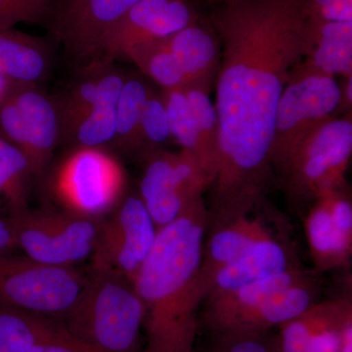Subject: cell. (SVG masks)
Wrapping results in <instances>:
<instances>
[{
  "label": "cell",
  "instance_id": "6da1fadb",
  "mask_svg": "<svg viewBox=\"0 0 352 352\" xmlns=\"http://www.w3.org/2000/svg\"><path fill=\"white\" fill-rule=\"evenodd\" d=\"M305 0H238L212 15L221 43L208 227L252 214L272 176L278 104L307 54Z\"/></svg>",
  "mask_w": 352,
  "mask_h": 352
},
{
  "label": "cell",
  "instance_id": "7a4b0ae2",
  "mask_svg": "<svg viewBox=\"0 0 352 352\" xmlns=\"http://www.w3.org/2000/svg\"><path fill=\"white\" fill-rule=\"evenodd\" d=\"M208 226L203 197L159 228L133 279L143 305V352H194L199 310L206 300L201 264Z\"/></svg>",
  "mask_w": 352,
  "mask_h": 352
},
{
  "label": "cell",
  "instance_id": "3957f363",
  "mask_svg": "<svg viewBox=\"0 0 352 352\" xmlns=\"http://www.w3.org/2000/svg\"><path fill=\"white\" fill-rule=\"evenodd\" d=\"M144 305L133 282L90 270L82 295L60 322L73 339L99 352H143Z\"/></svg>",
  "mask_w": 352,
  "mask_h": 352
},
{
  "label": "cell",
  "instance_id": "277c9868",
  "mask_svg": "<svg viewBox=\"0 0 352 352\" xmlns=\"http://www.w3.org/2000/svg\"><path fill=\"white\" fill-rule=\"evenodd\" d=\"M352 152L349 120H326L308 131L279 171L293 207L311 205L319 194L344 186Z\"/></svg>",
  "mask_w": 352,
  "mask_h": 352
},
{
  "label": "cell",
  "instance_id": "5b68a950",
  "mask_svg": "<svg viewBox=\"0 0 352 352\" xmlns=\"http://www.w3.org/2000/svg\"><path fill=\"white\" fill-rule=\"evenodd\" d=\"M126 173L104 148L73 147L58 164L51 187L63 210L102 219L126 196Z\"/></svg>",
  "mask_w": 352,
  "mask_h": 352
},
{
  "label": "cell",
  "instance_id": "8992f818",
  "mask_svg": "<svg viewBox=\"0 0 352 352\" xmlns=\"http://www.w3.org/2000/svg\"><path fill=\"white\" fill-rule=\"evenodd\" d=\"M87 275L76 266L28 258L0 259V303L60 323L82 295Z\"/></svg>",
  "mask_w": 352,
  "mask_h": 352
},
{
  "label": "cell",
  "instance_id": "52a82bcc",
  "mask_svg": "<svg viewBox=\"0 0 352 352\" xmlns=\"http://www.w3.org/2000/svg\"><path fill=\"white\" fill-rule=\"evenodd\" d=\"M12 219L18 248L25 258L53 265L76 266L91 258L101 219L55 208L30 210Z\"/></svg>",
  "mask_w": 352,
  "mask_h": 352
},
{
  "label": "cell",
  "instance_id": "ba28073f",
  "mask_svg": "<svg viewBox=\"0 0 352 352\" xmlns=\"http://www.w3.org/2000/svg\"><path fill=\"white\" fill-rule=\"evenodd\" d=\"M0 131L25 153L34 175H41L61 142L59 104L36 85L15 83L0 106Z\"/></svg>",
  "mask_w": 352,
  "mask_h": 352
},
{
  "label": "cell",
  "instance_id": "9c48e42d",
  "mask_svg": "<svg viewBox=\"0 0 352 352\" xmlns=\"http://www.w3.org/2000/svg\"><path fill=\"white\" fill-rule=\"evenodd\" d=\"M157 227L138 195H126L101 219L90 270L133 281L156 241Z\"/></svg>",
  "mask_w": 352,
  "mask_h": 352
},
{
  "label": "cell",
  "instance_id": "30bf717a",
  "mask_svg": "<svg viewBox=\"0 0 352 352\" xmlns=\"http://www.w3.org/2000/svg\"><path fill=\"white\" fill-rule=\"evenodd\" d=\"M340 101L342 89L333 76L307 72L289 80L278 104L273 168L279 170L303 136L328 120Z\"/></svg>",
  "mask_w": 352,
  "mask_h": 352
},
{
  "label": "cell",
  "instance_id": "8fae6325",
  "mask_svg": "<svg viewBox=\"0 0 352 352\" xmlns=\"http://www.w3.org/2000/svg\"><path fill=\"white\" fill-rule=\"evenodd\" d=\"M212 180L187 153L150 155L139 197L157 229L179 217L210 188Z\"/></svg>",
  "mask_w": 352,
  "mask_h": 352
},
{
  "label": "cell",
  "instance_id": "7c38bea8",
  "mask_svg": "<svg viewBox=\"0 0 352 352\" xmlns=\"http://www.w3.org/2000/svg\"><path fill=\"white\" fill-rule=\"evenodd\" d=\"M140 0H58L48 29L85 67L98 59L109 32Z\"/></svg>",
  "mask_w": 352,
  "mask_h": 352
},
{
  "label": "cell",
  "instance_id": "4fadbf2b",
  "mask_svg": "<svg viewBox=\"0 0 352 352\" xmlns=\"http://www.w3.org/2000/svg\"><path fill=\"white\" fill-rule=\"evenodd\" d=\"M195 23L187 0H140L113 25L91 65H112L132 46L168 38Z\"/></svg>",
  "mask_w": 352,
  "mask_h": 352
},
{
  "label": "cell",
  "instance_id": "5bb4252c",
  "mask_svg": "<svg viewBox=\"0 0 352 352\" xmlns=\"http://www.w3.org/2000/svg\"><path fill=\"white\" fill-rule=\"evenodd\" d=\"M274 234L263 217H254L252 212L208 228L201 264V280L206 298L219 270L239 258L256 243Z\"/></svg>",
  "mask_w": 352,
  "mask_h": 352
},
{
  "label": "cell",
  "instance_id": "9a60e30c",
  "mask_svg": "<svg viewBox=\"0 0 352 352\" xmlns=\"http://www.w3.org/2000/svg\"><path fill=\"white\" fill-rule=\"evenodd\" d=\"M311 270L300 264L277 274L256 280L220 295L208 296L204 302V320L215 337L226 335L248 310L256 307L277 289L296 283Z\"/></svg>",
  "mask_w": 352,
  "mask_h": 352
},
{
  "label": "cell",
  "instance_id": "2e32d148",
  "mask_svg": "<svg viewBox=\"0 0 352 352\" xmlns=\"http://www.w3.org/2000/svg\"><path fill=\"white\" fill-rule=\"evenodd\" d=\"M298 264L300 263L292 245L274 234L256 243L239 258L219 270L212 279L206 298L277 274Z\"/></svg>",
  "mask_w": 352,
  "mask_h": 352
},
{
  "label": "cell",
  "instance_id": "e0dca14e",
  "mask_svg": "<svg viewBox=\"0 0 352 352\" xmlns=\"http://www.w3.org/2000/svg\"><path fill=\"white\" fill-rule=\"evenodd\" d=\"M305 237L315 272L349 267L352 256V235L342 230L320 199L308 208L305 219Z\"/></svg>",
  "mask_w": 352,
  "mask_h": 352
},
{
  "label": "cell",
  "instance_id": "ac0fdd59",
  "mask_svg": "<svg viewBox=\"0 0 352 352\" xmlns=\"http://www.w3.org/2000/svg\"><path fill=\"white\" fill-rule=\"evenodd\" d=\"M311 73L351 76L352 22L333 23L307 18Z\"/></svg>",
  "mask_w": 352,
  "mask_h": 352
},
{
  "label": "cell",
  "instance_id": "d6986e66",
  "mask_svg": "<svg viewBox=\"0 0 352 352\" xmlns=\"http://www.w3.org/2000/svg\"><path fill=\"white\" fill-rule=\"evenodd\" d=\"M51 55L47 43L11 30L0 31V74L20 85H36L47 76Z\"/></svg>",
  "mask_w": 352,
  "mask_h": 352
},
{
  "label": "cell",
  "instance_id": "ffe728a7",
  "mask_svg": "<svg viewBox=\"0 0 352 352\" xmlns=\"http://www.w3.org/2000/svg\"><path fill=\"white\" fill-rule=\"evenodd\" d=\"M349 311H352L351 294L318 300L278 327L279 333L274 339L278 351L303 352L312 338L339 323Z\"/></svg>",
  "mask_w": 352,
  "mask_h": 352
},
{
  "label": "cell",
  "instance_id": "44dd1931",
  "mask_svg": "<svg viewBox=\"0 0 352 352\" xmlns=\"http://www.w3.org/2000/svg\"><path fill=\"white\" fill-rule=\"evenodd\" d=\"M164 90L166 94L163 101L168 115L170 135L182 146L183 152L196 160L212 183L215 170L214 160L204 144L200 129L190 107L184 87Z\"/></svg>",
  "mask_w": 352,
  "mask_h": 352
},
{
  "label": "cell",
  "instance_id": "7402d4cb",
  "mask_svg": "<svg viewBox=\"0 0 352 352\" xmlns=\"http://www.w3.org/2000/svg\"><path fill=\"white\" fill-rule=\"evenodd\" d=\"M166 46L186 76L188 87L208 76L217 60L214 36L201 25H190L166 38Z\"/></svg>",
  "mask_w": 352,
  "mask_h": 352
},
{
  "label": "cell",
  "instance_id": "603a6c76",
  "mask_svg": "<svg viewBox=\"0 0 352 352\" xmlns=\"http://www.w3.org/2000/svg\"><path fill=\"white\" fill-rule=\"evenodd\" d=\"M34 176L29 159L0 131V210L8 215L28 208V184Z\"/></svg>",
  "mask_w": 352,
  "mask_h": 352
},
{
  "label": "cell",
  "instance_id": "cb8c5ba5",
  "mask_svg": "<svg viewBox=\"0 0 352 352\" xmlns=\"http://www.w3.org/2000/svg\"><path fill=\"white\" fill-rule=\"evenodd\" d=\"M59 327L57 322L0 303V352H29Z\"/></svg>",
  "mask_w": 352,
  "mask_h": 352
},
{
  "label": "cell",
  "instance_id": "d4e9b609",
  "mask_svg": "<svg viewBox=\"0 0 352 352\" xmlns=\"http://www.w3.org/2000/svg\"><path fill=\"white\" fill-rule=\"evenodd\" d=\"M122 56L131 59L164 89L188 87L186 76L166 46V38L132 46Z\"/></svg>",
  "mask_w": 352,
  "mask_h": 352
},
{
  "label": "cell",
  "instance_id": "484cf974",
  "mask_svg": "<svg viewBox=\"0 0 352 352\" xmlns=\"http://www.w3.org/2000/svg\"><path fill=\"white\" fill-rule=\"evenodd\" d=\"M149 97L144 82L136 78H126L116 107L117 133L113 143L120 149L131 151L140 146L141 118Z\"/></svg>",
  "mask_w": 352,
  "mask_h": 352
},
{
  "label": "cell",
  "instance_id": "4316f807",
  "mask_svg": "<svg viewBox=\"0 0 352 352\" xmlns=\"http://www.w3.org/2000/svg\"><path fill=\"white\" fill-rule=\"evenodd\" d=\"M117 133L116 108L96 107L78 118L63 132L61 141L73 147L104 148L115 142Z\"/></svg>",
  "mask_w": 352,
  "mask_h": 352
},
{
  "label": "cell",
  "instance_id": "83f0119b",
  "mask_svg": "<svg viewBox=\"0 0 352 352\" xmlns=\"http://www.w3.org/2000/svg\"><path fill=\"white\" fill-rule=\"evenodd\" d=\"M58 0H0V31L14 25L50 24Z\"/></svg>",
  "mask_w": 352,
  "mask_h": 352
},
{
  "label": "cell",
  "instance_id": "f1b7e54d",
  "mask_svg": "<svg viewBox=\"0 0 352 352\" xmlns=\"http://www.w3.org/2000/svg\"><path fill=\"white\" fill-rule=\"evenodd\" d=\"M185 94L200 129L204 144L210 156L214 157L217 153V112L210 97L198 87H185Z\"/></svg>",
  "mask_w": 352,
  "mask_h": 352
},
{
  "label": "cell",
  "instance_id": "f546056e",
  "mask_svg": "<svg viewBox=\"0 0 352 352\" xmlns=\"http://www.w3.org/2000/svg\"><path fill=\"white\" fill-rule=\"evenodd\" d=\"M168 115L163 98H157L150 95L140 122V145L148 143L149 145H161L170 138Z\"/></svg>",
  "mask_w": 352,
  "mask_h": 352
},
{
  "label": "cell",
  "instance_id": "4dcf8cb0",
  "mask_svg": "<svg viewBox=\"0 0 352 352\" xmlns=\"http://www.w3.org/2000/svg\"><path fill=\"white\" fill-rule=\"evenodd\" d=\"M210 352H279L274 339L267 333L230 335L215 337Z\"/></svg>",
  "mask_w": 352,
  "mask_h": 352
},
{
  "label": "cell",
  "instance_id": "1f68e13d",
  "mask_svg": "<svg viewBox=\"0 0 352 352\" xmlns=\"http://www.w3.org/2000/svg\"><path fill=\"white\" fill-rule=\"evenodd\" d=\"M305 12L322 22H352V0H305Z\"/></svg>",
  "mask_w": 352,
  "mask_h": 352
},
{
  "label": "cell",
  "instance_id": "d6a6232c",
  "mask_svg": "<svg viewBox=\"0 0 352 352\" xmlns=\"http://www.w3.org/2000/svg\"><path fill=\"white\" fill-rule=\"evenodd\" d=\"M29 352H99L78 342L65 332L61 326L45 339L32 346Z\"/></svg>",
  "mask_w": 352,
  "mask_h": 352
},
{
  "label": "cell",
  "instance_id": "836d02e7",
  "mask_svg": "<svg viewBox=\"0 0 352 352\" xmlns=\"http://www.w3.org/2000/svg\"><path fill=\"white\" fill-rule=\"evenodd\" d=\"M352 315V311L344 317L335 325L331 326L322 332L317 333L314 338L308 342L303 352H338L339 351L340 332L342 324L347 317Z\"/></svg>",
  "mask_w": 352,
  "mask_h": 352
},
{
  "label": "cell",
  "instance_id": "e575fe53",
  "mask_svg": "<svg viewBox=\"0 0 352 352\" xmlns=\"http://www.w3.org/2000/svg\"><path fill=\"white\" fill-rule=\"evenodd\" d=\"M18 248L15 226L10 217H0V259L12 256Z\"/></svg>",
  "mask_w": 352,
  "mask_h": 352
},
{
  "label": "cell",
  "instance_id": "d590c367",
  "mask_svg": "<svg viewBox=\"0 0 352 352\" xmlns=\"http://www.w3.org/2000/svg\"><path fill=\"white\" fill-rule=\"evenodd\" d=\"M338 352H352V315L347 317L340 328Z\"/></svg>",
  "mask_w": 352,
  "mask_h": 352
},
{
  "label": "cell",
  "instance_id": "8d00e7d4",
  "mask_svg": "<svg viewBox=\"0 0 352 352\" xmlns=\"http://www.w3.org/2000/svg\"><path fill=\"white\" fill-rule=\"evenodd\" d=\"M14 85H15V82H11L6 76L0 74V106L3 104V102L8 97Z\"/></svg>",
  "mask_w": 352,
  "mask_h": 352
},
{
  "label": "cell",
  "instance_id": "74e56055",
  "mask_svg": "<svg viewBox=\"0 0 352 352\" xmlns=\"http://www.w3.org/2000/svg\"><path fill=\"white\" fill-rule=\"evenodd\" d=\"M349 82H347L346 88V99L349 103H351L352 94H351V88H352V78L351 76H349Z\"/></svg>",
  "mask_w": 352,
  "mask_h": 352
},
{
  "label": "cell",
  "instance_id": "f35d334b",
  "mask_svg": "<svg viewBox=\"0 0 352 352\" xmlns=\"http://www.w3.org/2000/svg\"><path fill=\"white\" fill-rule=\"evenodd\" d=\"M223 3H228V2L238 1V0H221Z\"/></svg>",
  "mask_w": 352,
  "mask_h": 352
}]
</instances>
